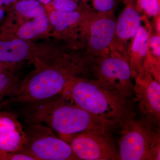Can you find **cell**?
<instances>
[{
  "mask_svg": "<svg viewBox=\"0 0 160 160\" xmlns=\"http://www.w3.org/2000/svg\"><path fill=\"white\" fill-rule=\"evenodd\" d=\"M35 69L21 82L18 91L6 101L12 104H28L51 98L62 93L69 82L92 69L93 60L84 57L64 56L52 63L35 59Z\"/></svg>",
  "mask_w": 160,
  "mask_h": 160,
  "instance_id": "obj_1",
  "label": "cell"
},
{
  "mask_svg": "<svg viewBox=\"0 0 160 160\" xmlns=\"http://www.w3.org/2000/svg\"><path fill=\"white\" fill-rule=\"evenodd\" d=\"M24 105L22 113L27 124L39 123L46 125L56 132L66 142L75 135L82 132L106 135L111 128L109 123L61 94Z\"/></svg>",
  "mask_w": 160,
  "mask_h": 160,
  "instance_id": "obj_2",
  "label": "cell"
},
{
  "mask_svg": "<svg viewBox=\"0 0 160 160\" xmlns=\"http://www.w3.org/2000/svg\"><path fill=\"white\" fill-rule=\"evenodd\" d=\"M61 94L113 126L132 112L127 98L98 79L74 78Z\"/></svg>",
  "mask_w": 160,
  "mask_h": 160,
  "instance_id": "obj_3",
  "label": "cell"
},
{
  "mask_svg": "<svg viewBox=\"0 0 160 160\" xmlns=\"http://www.w3.org/2000/svg\"><path fill=\"white\" fill-rule=\"evenodd\" d=\"M27 143L23 151L34 160H78L67 142L55 136L52 129L42 123L28 124Z\"/></svg>",
  "mask_w": 160,
  "mask_h": 160,
  "instance_id": "obj_4",
  "label": "cell"
},
{
  "mask_svg": "<svg viewBox=\"0 0 160 160\" xmlns=\"http://www.w3.org/2000/svg\"><path fill=\"white\" fill-rule=\"evenodd\" d=\"M121 137L119 140L120 160H146L159 132L152 130L148 124L134 119L132 112L122 120Z\"/></svg>",
  "mask_w": 160,
  "mask_h": 160,
  "instance_id": "obj_5",
  "label": "cell"
},
{
  "mask_svg": "<svg viewBox=\"0 0 160 160\" xmlns=\"http://www.w3.org/2000/svg\"><path fill=\"white\" fill-rule=\"evenodd\" d=\"M92 69L97 78L111 89L126 98L134 94L128 58L118 52L94 59Z\"/></svg>",
  "mask_w": 160,
  "mask_h": 160,
  "instance_id": "obj_6",
  "label": "cell"
},
{
  "mask_svg": "<svg viewBox=\"0 0 160 160\" xmlns=\"http://www.w3.org/2000/svg\"><path fill=\"white\" fill-rule=\"evenodd\" d=\"M96 12L91 9L73 12L53 9L49 17L52 29L58 37L71 43L79 40L85 47L89 24Z\"/></svg>",
  "mask_w": 160,
  "mask_h": 160,
  "instance_id": "obj_7",
  "label": "cell"
},
{
  "mask_svg": "<svg viewBox=\"0 0 160 160\" xmlns=\"http://www.w3.org/2000/svg\"><path fill=\"white\" fill-rule=\"evenodd\" d=\"M116 21L114 10L96 12L90 21L86 34V55L94 59L110 52L115 35Z\"/></svg>",
  "mask_w": 160,
  "mask_h": 160,
  "instance_id": "obj_8",
  "label": "cell"
},
{
  "mask_svg": "<svg viewBox=\"0 0 160 160\" xmlns=\"http://www.w3.org/2000/svg\"><path fill=\"white\" fill-rule=\"evenodd\" d=\"M69 142L78 160H120L119 152L109 136L82 132L72 137Z\"/></svg>",
  "mask_w": 160,
  "mask_h": 160,
  "instance_id": "obj_9",
  "label": "cell"
},
{
  "mask_svg": "<svg viewBox=\"0 0 160 160\" xmlns=\"http://www.w3.org/2000/svg\"><path fill=\"white\" fill-rule=\"evenodd\" d=\"M134 94L140 110L150 123L158 125L160 119V83L149 72L144 70L135 79Z\"/></svg>",
  "mask_w": 160,
  "mask_h": 160,
  "instance_id": "obj_10",
  "label": "cell"
},
{
  "mask_svg": "<svg viewBox=\"0 0 160 160\" xmlns=\"http://www.w3.org/2000/svg\"><path fill=\"white\" fill-rule=\"evenodd\" d=\"M125 0L126 6L116 21L115 35L110 51L118 52L128 58L126 45L134 37L142 24V17L133 2Z\"/></svg>",
  "mask_w": 160,
  "mask_h": 160,
  "instance_id": "obj_11",
  "label": "cell"
},
{
  "mask_svg": "<svg viewBox=\"0 0 160 160\" xmlns=\"http://www.w3.org/2000/svg\"><path fill=\"white\" fill-rule=\"evenodd\" d=\"M26 143V131L17 116L0 111V152L23 151Z\"/></svg>",
  "mask_w": 160,
  "mask_h": 160,
  "instance_id": "obj_12",
  "label": "cell"
},
{
  "mask_svg": "<svg viewBox=\"0 0 160 160\" xmlns=\"http://www.w3.org/2000/svg\"><path fill=\"white\" fill-rule=\"evenodd\" d=\"M39 59L35 47L29 41L0 35V62L18 64L26 60Z\"/></svg>",
  "mask_w": 160,
  "mask_h": 160,
  "instance_id": "obj_13",
  "label": "cell"
},
{
  "mask_svg": "<svg viewBox=\"0 0 160 160\" xmlns=\"http://www.w3.org/2000/svg\"><path fill=\"white\" fill-rule=\"evenodd\" d=\"M150 32L141 26L129 45L128 57L132 78H136L144 71L148 51Z\"/></svg>",
  "mask_w": 160,
  "mask_h": 160,
  "instance_id": "obj_14",
  "label": "cell"
},
{
  "mask_svg": "<svg viewBox=\"0 0 160 160\" xmlns=\"http://www.w3.org/2000/svg\"><path fill=\"white\" fill-rule=\"evenodd\" d=\"M50 28L49 15L46 13L21 24L17 29L16 38L29 41L44 35Z\"/></svg>",
  "mask_w": 160,
  "mask_h": 160,
  "instance_id": "obj_15",
  "label": "cell"
},
{
  "mask_svg": "<svg viewBox=\"0 0 160 160\" xmlns=\"http://www.w3.org/2000/svg\"><path fill=\"white\" fill-rule=\"evenodd\" d=\"M16 69L0 72V111L5 106L6 101L17 92L20 83Z\"/></svg>",
  "mask_w": 160,
  "mask_h": 160,
  "instance_id": "obj_16",
  "label": "cell"
},
{
  "mask_svg": "<svg viewBox=\"0 0 160 160\" xmlns=\"http://www.w3.org/2000/svg\"><path fill=\"white\" fill-rule=\"evenodd\" d=\"M45 6L38 0H18L12 9L22 17L31 19L46 14Z\"/></svg>",
  "mask_w": 160,
  "mask_h": 160,
  "instance_id": "obj_17",
  "label": "cell"
},
{
  "mask_svg": "<svg viewBox=\"0 0 160 160\" xmlns=\"http://www.w3.org/2000/svg\"><path fill=\"white\" fill-rule=\"evenodd\" d=\"M87 2V0H53L51 5L55 10L73 12L91 9Z\"/></svg>",
  "mask_w": 160,
  "mask_h": 160,
  "instance_id": "obj_18",
  "label": "cell"
},
{
  "mask_svg": "<svg viewBox=\"0 0 160 160\" xmlns=\"http://www.w3.org/2000/svg\"><path fill=\"white\" fill-rule=\"evenodd\" d=\"M137 9L150 17L159 15L160 0H136Z\"/></svg>",
  "mask_w": 160,
  "mask_h": 160,
  "instance_id": "obj_19",
  "label": "cell"
},
{
  "mask_svg": "<svg viewBox=\"0 0 160 160\" xmlns=\"http://www.w3.org/2000/svg\"><path fill=\"white\" fill-rule=\"evenodd\" d=\"M91 1L95 12H109L115 10L118 0H87Z\"/></svg>",
  "mask_w": 160,
  "mask_h": 160,
  "instance_id": "obj_20",
  "label": "cell"
},
{
  "mask_svg": "<svg viewBox=\"0 0 160 160\" xmlns=\"http://www.w3.org/2000/svg\"><path fill=\"white\" fill-rule=\"evenodd\" d=\"M18 1V0H0V6L6 11L9 9H12V7Z\"/></svg>",
  "mask_w": 160,
  "mask_h": 160,
  "instance_id": "obj_21",
  "label": "cell"
},
{
  "mask_svg": "<svg viewBox=\"0 0 160 160\" xmlns=\"http://www.w3.org/2000/svg\"><path fill=\"white\" fill-rule=\"evenodd\" d=\"M18 64H8L0 62V72L6 70L16 69Z\"/></svg>",
  "mask_w": 160,
  "mask_h": 160,
  "instance_id": "obj_22",
  "label": "cell"
},
{
  "mask_svg": "<svg viewBox=\"0 0 160 160\" xmlns=\"http://www.w3.org/2000/svg\"><path fill=\"white\" fill-rule=\"evenodd\" d=\"M5 9H3L2 7L0 6V23L4 20L5 16Z\"/></svg>",
  "mask_w": 160,
  "mask_h": 160,
  "instance_id": "obj_23",
  "label": "cell"
},
{
  "mask_svg": "<svg viewBox=\"0 0 160 160\" xmlns=\"http://www.w3.org/2000/svg\"><path fill=\"white\" fill-rule=\"evenodd\" d=\"M39 2L43 4L44 6H48L51 5L53 0H38Z\"/></svg>",
  "mask_w": 160,
  "mask_h": 160,
  "instance_id": "obj_24",
  "label": "cell"
}]
</instances>
